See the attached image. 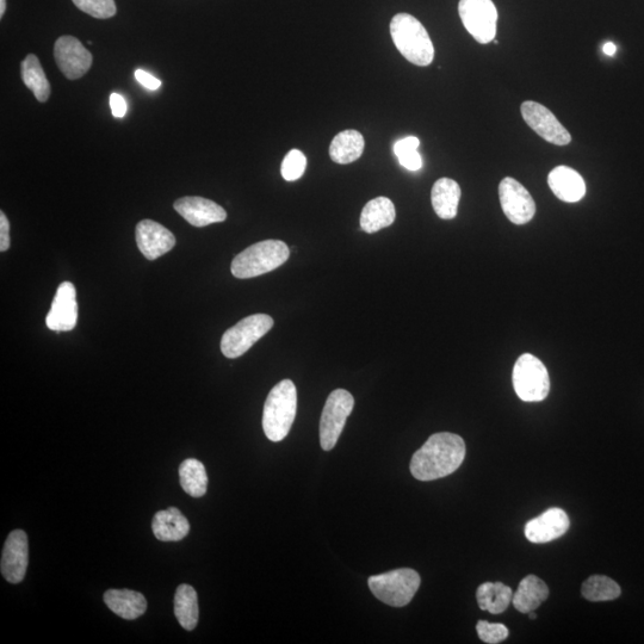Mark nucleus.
Instances as JSON below:
<instances>
[{
    "label": "nucleus",
    "instance_id": "nucleus-40",
    "mask_svg": "<svg viewBox=\"0 0 644 644\" xmlns=\"http://www.w3.org/2000/svg\"><path fill=\"white\" fill-rule=\"evenodd\" d=\"M529 617H530V619H536L537 618L536 613L534 611L529 612Z\"/></svg>",
    "mask_w": 644,
    "mask_h": 644
},
{
    "label": "nucleus",
    "instance_id": "nucleus-16",
    "mask_svg": "<svg viewBox=\"0 0 644 644\" xmlns=\"http://www.w3.org/2000/svg\"><path fill=\"white\" fill-rule=\"evenodd\" d=\"M136 244L148 260L166 255L176 245L175 235L153 220H142L136 226Z\"/></svg>",
    "mask_w": 644,
    "mask_h": 644
},
{
    "label": "nucleus",
    "instance_id": "nucleus-10",
    "mask_svg": "<svg viewBox=\"0 0 644 644\" xmlns=\"http://www.w3.org/2000/svg\"><path fill=\"white\" fill-rule=\"evenodd\" d=\"M501 208L512 224H528L536 214V203L522 184L515 178L506 177L499 185Z\"/></svg>",
    "mask_w": 644,
    "mask_h": 644
},
{
    "label": "nucleus",
    "instance_id": "nucleus-2",
    "mask_svg": "<svg viewBox=\"0 0 644 644\" xmlns=\"http://www.w3.org/2000/svg\"><path fill=\"white\" fill-rule=\"evenodd\" d=\"M390 35L404 58L417 66H429L435 59V47L427 30L416 17L398 14L390 22Z\"/></svg>",
    "mask_w": 644,
    "mask_h": 644
},
{
    "label": "nucleus",
    "instance_id": "nucleus-37",
    "mask_svg": "<svg viewBox=\"0 0 644 644\" xmlns=\"http://www.w3.org/2000/svg\"><path fill=\"white\" fill-rule=\"evenodd\" d=\"M135 78L141 85H144L148 90H158L160 88L161 82L156 77H153L152 74L147 73L142 70L135 72Z\"/></svg>",
    "mask_w": 644,
    "mask_h": 644
},
{
    "label": "nucleus",
    "instance_id": "nucleus-27",
    "mask_svg": "<svg viewBox=\"0 0 644 644\" xmlns=\"http://www.w3.org/2000/svg\"><path fill=\"white\" fill-rule=\"evenodd\" d=\"M179 481L183 491L193 498H201L207 493L208 475L204 464L195 458L185 460L179 467Z\"/></svg>",
    "mask_w": 644,
    "mask_h": 644
},
{
    "label": "nucleus",
    "instance_id": "nucleus-13",
    "mask_svg": "<svg viewBox=\"0 0 644 644\" xmlns=\"http://www.w3.org/2000/svg\"><path fill=\"white\" fill-rule=\"evenodd\" d=\"M29 563V543L26 532L12 531L5 541L0 571L10 584H20L26 577Z\"/></svg>",
    "mask_w": 644,
    "mask_h": 644
},
{
    "label": "nucleus",
    "instance_id": "nucleus-25",
    "mask_svg": "<svg viewBox=\"0 0 644 644\" xmlns=\"http://www.w3.org/2000/svg\"><path fill=\"white\" fill-rule=\"evenodd\" d=\"M21 74L23 83L33 92L37 101L46 103L51 97L52 88L46 77L45 71L41 66L39 58L34 54H29L21 64Z\"/></svg>",
    "mask_w": 644,
    "mask_h": 644
},
{
    "label": "nucleus",
    "instance_id": "nucleus-4",
    "mask_svg": "<svg viewBox=\"0 0 644 644\" xmlns=\"http://www.w3.org/2000/svg\"><path fill=\"white\" fill-rule=\"evenodd\" d=\"M290 257V250L281 240H265L247 249L233 259L231 270L240 280L268 274L280 268Z\"/></svg>",
    "mask_w": 644,
    "mask_h": 644
},
{
    "label": "nucleus",
    "instance_id": "nucleus-32",
    "mask_svg": "<svg viewBox=\"0 0 644 644\" xmlns=\"http://www.w3.org/2000/svg\"><path fill=\"white\" fill-rule=\"evenodd\" d=\"M476 630H478L480 640L488 644L503 642L509 636V629L504 624H492L486 621H480L476 625Z\"/></svg>",
    "mask_w": 644,
    "mask_h": 644
},
{
    "label": "nucleus",
    "instance_id": "nucleus-14",
    "mask_svg": "<svg viewBox=\"0 0 644 644\" xmlns=\"http://www.w3.org/2000/svg\"><path fill=\"white\" fill-rule=\"evenodd\" d=\"M78 321L77 291L71 282L60 284L55 294L51 311L47 314L46 325L55 332H68Z\"/></svg>",
    "mask_w": 644,
    "mask_h": 644
},
{
    "label": "nucleus",
    "instance_id": "nucleus-3",
    "mask_svg": "<svg viewBox=\"0 0 644 644\" xmlns=\"http://www.w3.org/2000/svg\"><path fill=\"white\" fill-rule=\"evenodd\" d=\"M297 411V390L294 382L283 380L271 389L265 401L263 430L271 442H281L289 435Z\"/></svg>",
    "mask_w": 644,
    "mask_h": 644
},
{
    "label": "nucleus",
    "instance_id": "nucleus-33",
    "mask_svg": "<svg viewBox=\"0 0 644 644\" xmlns=\"http://www.w3.org/2000/svg\"><path fill=\"white\" fill-rule=\"evenodd\" d=\"M399 159L401 166L410 171H419L423 166V159H421L418 150L406 151L396 156Z\"/></svg>",
    "mask_w": 644,
    "mask_h": 644
},
{
    "label": "nucleus",
    "instance_id": "nucleus-36",
    "mask_svg": "<svg viewBox=\"0 0 644 644\" xmlns=\"http://www.w3.org/2000/svg\"><path fill=\"white\" fill-rule=\"evenodd\" d=\"M420 146V141L416 136H408V138L401 139L394 145L395 156L404 153L406 151L418 150Z\"/></svg>",
    "mask_w": 644,
    "mask_h": 644
},
{
    "label": "nucleus",
    "instance_id": "nucleus-9",
    "mask_svg": "<svg viewBox=\"0 0 644 644\" xmlns=\"http://www.w3.org/2000/svg\"><path fill=\"white\" fill-rule=\"evenodd\" d=\"M458 14L464 28L481 45L494 40L497 35L498 10L492 0H460Z\"/></svg>",
    "mask_w": 644,
    "mask_h": 644
},
{
    "label": "nucleus",
    "instance_id": "nucleus-11",
    "mask_svg": "<svg viewBox=\"0 0 644 644\" xmlns=\"http://www.w3.org/2000/svg\"><path fill=\"white\" fill-rule=\"evenodd\" d=\"M522 116L526 125L541 136L542 139L556 146H566L572 141L571 134L563 127L556 116L544 105L526 101L522 104Z\"/></svg>",
    "mask_w": 644,
    "mask_h": 644
},
{
    "label": "nucleus",
    "instance_id": "nucleus-31",
    "mask_svg": "<svg viewBox=\"0 0 644 644\" xmlns=\"http://www.w3.org/2000/svg\"><path fill=\"white\" fill-rule=\"evenodd\" d=\"M306 167L307 159L305 154L299 150L290 151L282 163V177L286 179L287 182H295L303 176V173L306 171Z\"/></svg>",
    "mask_w": 644,
    "mask_h": 644
},
{
    "label": "nucleus",
    "instance_id": "nucleus-20",
    "mask_svg": "<svg viewBox=\"0 0 644 644\" xmlns=\"http://www.w3.org/2000/svg\"><path fill=\"white\" fill-rule=\"evenodd\" d=\"M104 603L115 615L127 621L141 617L147 610L144 594L130 590H109L104 593Z\"/></svg>",
    "mask_w": 644,
    "mask_h": 644
},
{
    "label": "nucleus",
    "instance_id": "nucleus-5",
    "mask_svg": "<svg viewBox=\"0 0 644 644\" xmlns=\"http://www.w3.org/2000/svg\"><path fill=\"white\" fill-rule=\"evenodd\" d=\"M420 575L410 568L374 575L368 585L374 596L393 608L410 604L420 587Z\"/></svg>",
    "mask_w": 644,
    "mask_h": 644
},
{
    "label": "nucleus",
    "instance_id": "nucleus-38",
    "mask_svg": "<svg viewBox=\"0 0 644 644\" xmlns=\"http://www.w3.org/2000/svg\"><path fill=\"white\" fill-rule=\"evenodd\" d=\"M603 52L606 55H609V57H613V55H615L616 52H617V47H616L615 43L606 42L604 47H603Z\"/></svg>",
    "mask_w": 644,
    "mask_h": 644
},
{
    "label": "nucleus",
    "instance_id": "nucleus-7",
    "mask_svg": "<svg viewBox=\"0 0 644 644\" xmlns=\"http://www.w3.org/2000/svg\"><path fill=\"white\" fill-rule=\"evenodd\" d=\"M274 324V319L266 314L250 315L239 321L222 336V354L229 359L243 356L274 327Z\"/></svg>",
    "mask_w": 644,
    "mask_h": 644
},
{
    "label": "nucleus",
    "instance_id": "nucleus-35",
    "mask_svg": "<svg viewBox=\"0 0 644 644\" xmlns=\"http://www.w3.org/2000/svg\"><path fill=\"white\" fill-rule=\"evenodd\" d=\"M110 108L111 113L116 119H122L127 114V103L125 98L119 94H113L110 96Z\"/></svg>",
    "mask_w": 644,
    "mask_h": 644
},
{
    "label": "nucleus",
    "instance_id": "nucleus-30",
    "mask_svg": "<svg viewBox=\"0 0 644 644\" xmlns=\"http://www.w3.org/2000/svg\"><path fill=\"white\" fill-rule=\"evenodd\" d=\"M79 10L99 20L114 17L117 12L115 0H72Z\"/></svg>",
    "mask_w": 644,
    "mask_h": 644
},
{
    "label": "nucleus",
    "instance_id": "nucleus-22",
    "mask_svg": "<svg viewBox=\"0 0 644 644\" xmlns=\"http://www.w3.org/2000/svg\"><path fill=\"white\" fill-rule=\"evenodd\" d=\"M396 210L388 197H376L362 210L361 228L365 233L373 234L394 224Z\"/></svg>",
    "mask_w": 644,
    "mask_h": 644
},
{
    "label": "nucleus",
    "instance_id": "nucleus-26",
    "mask_svg": "<svg viewBox=\"0 0 644 644\" xmlns=\"http://www.w3.org/2000/svg\"><path fill=\"white\" fill-rule=\"evenodd\" d=\"M476 598L480 609L499 615L509 608L513 599L511 587L501 584V582H485L478 588Z\"/></svg>",
    "mask_w": 644,
    "mask_h": 644
},
{
    "label": "nucleus",
    "instance_id": "nucleus-29",
    "mask_svg": "<svg viewBox=\"0 0 644 644\" xmlns=\"http://www.w3.org/2000/svg\"><path fill=\"white\" fill-rule=\"evenodd\" d=\"M582 596L590 602H610L621 596V587L605 575H592L581 588Z\"/></svg>",
    "mask_w": 644,
    "mask_h": 644
},
{
    "label": "nucleus",
    "instance_id": "nucleus-28",
    "mask_svg": "<svg viewBox=\"0 0 644 644\" xmlns=\"http://www.w3.org/2000/svg\"><path fill=\"white\" fill-rule=\"evenodd\" d=\"M175 616L185 630L191 631L198 623L197 592L190 585H181L175 594Z\"/></svg>",
    "mask_w": 644,
    "mask_h": 644
},
{
    "label": "nucleus",
    "instance_id": "nucleus-8",
    "mask_svg": "<svg viewBox=\"0 0 644 644\" xmlns=\"http://www.w3.org/2000/svg\"><path fill=\"white\" fill-rule=\"evenodd\" d=\"M355 407V399L348 390L336 389L328 396L320 419V444L325 451L336 447L346 420Z\"/></svg>",
    "mask_w": 644,
    "mask_h": 644
},
{
    "label": "nucleus",
    "instance_id": "nucleus-15",
    "mask_svg": "<svg viewBox=\"0 0 644 644\" xmlns=\"http://www.w3.org/2000/svg\"><path fill=\"white\" fill-rule=\"evenodd\" d=\"M173 207L191 226L198 228L227 220L226 210L208 198L198 196L179 198Z\"/></svg>",
    "mask_w": 644,
    "mask_h": 644
},
{
    "label": "nucleus",
    "instance_id": "nucleus-1",
    "mask_svg": "<svg viewBox=\"0 0 644 644\" xmlns=\"http://www.w3.org/2000/svg\"><path fill=\"white\" fill-rule=\"evenodd\" d=\"M466 457V444L455 433L431 436L411 461V473L419 481H433L455 473Z\"/></svg>",
    "mask_w": 644,
    "mask_h": 644
},
{
    "label": "nucleus",
    "instance_id": "nucleus-21",
    "mask_svg": "<svg viewBox=\"0 0 644 644\" xmlns=\"http://www.w3.org/2000/svg\"><path fill=\"white\" fill-rule=\"evenodd\" d=\"M461 200V188L454 179L441 178L433 185L431 193L432 207L443 220L456 218L458 203Z\"/></svg>",
    "mask_w": 644,
    "mask_h": 644
},
{
    "label": "nucleus",
    "instance_id": "nucleus-18",
    "mask_svg": "<svg viewBox=\"0 0 644 644\" xmlns=\"http://www.w3.org/2000/svg\"><path fill=\"white\" fill-rule=\"evenodd\" d=\"M548 184L559 200L567 203H577L586 195L584 178L571 167L557 166L549 173Z\"/></svg>",
    "mask_w": 644,
    "mask_h": 644
},
{
    "label": "nucleus",
    "instance_id": "nucleus-6",
    "mask_svg": "<svg viewBox=\"0 0 644 644\" xmlns=\"http://www.w3.org/2000/svg\"><path fill=\"white\" fill-rule=\"evenodd\" d=\"M513 387L520 400L540 402L550 392V377L546 365L534 355L525 354L518 358L513 368Z\"/></svg>",
    "mask_w": 644,
    "mask_h": 644
},
{
    "label": "nucleus",
    "instance_id": "nucleus-19",
    "mask_svg": "<svg viewBox=\"0 0 644 644\" xmlns=\"http://www.w3.org/2000/svg\"><path fill=\"white\" fill-rule=\"evenodd\" d=\"M152 530L159 541L178 542L189 535L190 524L181 511L176 507H170V509L156 513L152 522Z\"/></svg>",
    "mask_w": 644,
    "mask_h": 644
},
{
    "label": "nucleus",
    "instance_id": "nucleus-24",
    "mask_svg": "<svg viewBox=\"0 0 644 644\" xmlns=\"http://www.w3.org/2000/svg\"><path fill=\"white\" fill-rule=\"evenodd\" d=\"M363 135L357 130L348 129L339 133L330 146V157L334 163L346 165L362 157L364 151Z\"/></svg>",
    "mask_w": 644,
    "mask_h": 644
},
{
    "label": "nucleus",
    "instance_id": "nucleus-34",
    "mask_svg": "<svg viewBox=\"0 0 644 644\" xmlns=\"http://www.w3.org/2000/svg\"><path fill=\"white\" fill-rule=\"evenodd\" d=\"M10 243V222L4 212H0V251H8Z\"/></svg>",
    "mask_w": 644,
    "mask_h": 644
},
{
    "label": "nucleus",
    "instance_id": "nucleus-17",
    "mask_svg": "<svg viewBox=\"0 0 644 644\" xmlns=\"http://www.w3.org/2000/svg\"><path fill=\"white\" fill-rule=\"evenodd\" d=\"M569 526L571 520L567 513L559 507H553L526 524L525 536L532 543H548L565 535Z\"/></svg>",
    "mask_w": 644,
    "mask_h": 644
},
{
    "label": "nucleus",
    "instance_id": "nucleus-23",
    "mask_svg": "<svg viewBox=\"0 0 644 644\" xmlns=\"http://www.w3.org/2000/svg\"><path fill=\"white\" fill-rule=\"evenodd\" d=\"M548 597L549 588L546 582L536 575H528L520 581L517 592L513 594L512 603L519 612L529 613L546 602Z\"/></svg>",
    "mask_w": 644,
    "mask_h": 644
},
{
    "label": "nucleus",
    "instance_id": "nucleus-12",
    "mask_svg": "<svg viewBox=\"0 0 644 644\" xmlns=\"http://www.w3.org/2000/svg\"><path fill=\"white\" fill-rule=\"evenodd\" d=\"M54 58L59 70L70 80L85 76L92 66V54L76 37L61 36L55 42Z\"/></svg>",
    "mask_w": 644,
    "mask_h": 644
},
{
    "label": "nucleus",
    "instance_id": "nucleus-39",
    "mask_svg": "<svg viewBox=\"0 0 644 644\" xmlns=\"http://www.w3.org/2000/svg\"><path fill=\"white\" fill-rule=\"evenodd\" d=\"M6 10V0H0V17L3 18Z\"/></svg>",
    "mask_w": 644,
    "mask_h": 644
}]
</instances>
